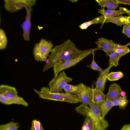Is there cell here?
Masks as SVG:
<instances>
[{
  "mask_svg": "<svg viewBox=\"0 0 130 130\" xmlns=\"http://www.w3.org/2000/svg\"><path fill=\"white\" fill-rule=\"evenodd\" d=\"M127 96L121 97L113 102V106H118L121 109H124L129 102L127 100Z\"/></svg>",
  "mask_w": 130,
  "mask_h": 130,
  "instance_id": "cell-23",
  "label": "cell"
},
{
  "mask_svg": "<svg viewBox=\"0 0 130 130\" xmlns=\"http://www.w3.org/2000/svg\"><path fill=\"white\" fill-rule=\"evenodd\" d=\"M91 53L92 55L93 58L91 63L90 65V68L93 70H96L100 72H102L103 70L98 65L95 61L94 51L93 52Z\"/></svg>",
  "mask_w": 130,
  "mask_h": 130,
  "instance_id": "cell-30",
  "label": "cell"
},
{
  "mask_svg": "<svg viewBox=\"0 0 130 130\" xmlns=\"http://www.w3.org/2000/svg\"><path fill=\"white\" fill-rule=\"evenodd\" d=\"M109 65L113 63L115 67L117 66L119 64V61L121 58L118 54L114 51L111 53L109 56Z\"/></svg>",
  "mask_w": 130,
  "mask_h": 130,
  "instance_id": "cell-26",
  "label": "cell"
},
{
  "mask_svg": "<svg viewBox=\"0 0 130 130\" xmlns=\"http://www.w3.org/2000/svg\"><path fill=\"white\" fill-rule=\"evenodd\" d=\"M98 12L104 15L105 18L110 17H116L126 13L124 11L120 9L116 10L114 9H107L105 10L104 8H103L101 9H98Z\"/></svg>",
  "mask_w": 130,
  "mask_h": 130,
  "instance_id": "cell-18",
  "label": "cell"
},
{
  "mask_svg": "<svg viewBox=\"0 0 130 130\" xmlns=\"http://www.w3.org/2000/svg\"><path fill=\"white\" fill-rule=\"evenodd\" d=\"M113 66H114L113 64H111L106 69L100 72L95 83V89L100 90L103 92L105 89L107 75L110 70Z\"/></svg>",
  "mask_w": 130,
  "mask_h": 130,
  "instance_id": "cell-11",
  "label": "cell"
},
{
  "mask_svg": "<svg viewBox=\"0 0 130 130\" xmlns=\"http://www.w3.org/2000/svg\"><path fill=\"white\" fill-rule=\"evenodd\" d=\"M51 41L42 39L38 43L35 44L33 51L35 60L38 62L44 61L50 56L53 46Z\"/></svg>",
  "mask_w": 130,
  "mask_h": 130,
  "instance_id": "cell-4",
  "label": "cell"
},
{
  "mask_svg": "<svg viewBox=\"0 0 130 130\" xmlns=\"http://www.w3.org/2000/svg\"><path fill=\"white\" fill-rule=\"evenodd\" d=\"M111 22L115 24L118 26L130 23V16L120 15L116 17L105 18L104 17V23Z\"/></svg>",
  "mask_w": 130,
  "mask_h": 130,
  "instance_id": "cell-14",
  "label": "cell"
},
{
  "mask_svg": "<svg viewBox=\"0 0 130 130\" xmlns=\"http://www.w3.org/2000/svg\"><path fill=\"white\" fill-rule=\"evenodd\" d=\"M124 76L123 73L121 72H112L109 74L107 78L110 81L117 80Z\"/></svg>",
  "mask_w": 130,
  "mask_h": 130,
  "instance_id": "cell-28",
  "label": "cell"
},
{
  "mask_svg": "<svg viewBox=\"0 0 130 130\" xmlns=\"http://www.w3.org/2000/svg\"><path fill=\"white\" fill-rule=\"evenodd\" d=\"M36 2L35 0H4V7L6 10L13 13L23 7L32 10V7Z\"/></svg>",
  "mask_w": 130,
  "mask_h": 130,
  "instance_id": "cell-6",
  "label": "cell"
},
{
  "mask_svg": "<svg viewBox=\"0 0 130 130\" xmlns=\"http://www.w3.org/2000/svg\"><path fill=\"white\" fill-rule=\"evenodd\" d=\"M16 88L8 85H2L0 86V95L9 98H13L18 96Z\"/></svg>",
  "mask_w": 130,
  "mask_h": 130,
  "instance_id": "cell-15",
  "label": "cell"
},
{
  "mask_svg": "<svg viewBox=\"0 0 130 130\" xmlns=\"http://www.w3.org/2000/svg\"><path fill=\"white\" fill-rule=\"evenodd\" d=\"M31 130H44L43 126L41 122L36 119L32 120Z\"/></svg>",
  "mask_w": 130,
  "mask_h": 130,
  "instance_id": "cell-29",
  "label": "cell"
},
{
  "mask_svg": "<svg viewBox=\"0 0 130 130\" xmlns=\"http://www.w3.org/2000/svg\"><path fill=\"white\" fill-rule=\"evenodd\" d=\"M113 50L114 51L117 53L120 57L124 56L130 51L128 47L117 43H115Z\"/></svg>",
  "mask_w": 130,
  "mask_h": 130,
  "instance_id": "cell-21",
  "label": "cell"
},
{
  "mask_svg": "<svg viewBox=\"0 0 130 130\" xmlns=\"http://www.w3.org/2000/svg\"><path fill=\"white\" fill-rule=\"evenodd\" d=\"M96 1L102 9L106 7L107 9L115 10L119 6L116 0H96Z\"/></svg>",
  "mask_w": 130,
  "mask_h": 130,
  "instance_id": "cell-19",
  "label": "cell"
},
{
  "mask_svg": "<svg viewBox=\"0 0 130 130\" xmlns=\"http://www.w3.org/2000/svg\"><path fill=\"white\" fill-rule=\"evenodd\" d=\"M104 15H102L99 17L93 19L90 21L81 24L79 27L82 29H86L90 26L93 24L101 23L102 27L104 23Z\"/></svg>",
  "mask_w": 130,
  "mask_h": 130,
  "instance_id": "cell-20",
  "label": "cell"
},
{
  "mask_svg": "<svg viewBox=\"0 0 130 130\" xmlns=\"http://www.w3.org/2000/svg\"><path fill=\"white\" fill-rule=\"evenodd\" d=\"M130 45V42L129 43H128L127 44L125 45L126 47H127Z\"/></svg>",
  "mask_w": 130,
  "mask_h": 130,
  "instance_id": "cell-36",
  "label": "cell"
},
{
  "mask_svg": "<svg viewBox=\"0 0 130 130\" xmlns=\"http://www.w3.org/2000/svg\"><path fill=\"white\" fill-rule=\"evenodd\" d=\"M120 9H121L124 11L129 16H130V11L128 10L126 8L122 7H120L119 8Z\"/></svg>",
  "mask_w": 130,
  "mask_h": 130,
  "instance_id": "cell-34",
  "label": "cell"
},
{
  "mask_svg": "<svg viewBox=\"0 0 130 130\" xmlns=\"http://www.w3.org/2000/svg\"><path fill=\"white\" fill-rule=\"evenodd\" d=\"M122 33L125 34L128 38L130 37V23L124 25Z\"/></svg>",
  "mask_w": 130,
  "mask_h": 130,
  "instance_id": "cell-31",
  "label": "cell"
},
{
  "mask_svg": "<svg viewBox=\"0 0 130 130\" xmlns=\"http://www.w3.org/2000/svg\"><path fill=\"white\" fill-rule=\"evenodd\" d=\"M34 90L39 97L44 100H48L67 102L70 103H76L80 102L77 95L68 93H56L51 92L50 88L48 87H43L40 91L35 88Z\"/></svg>",
  "mask_w": 130,
  "mask_h": 130,
  "instance_id": "cell-3",
  "label": "cell"
},
{
  "mask_svg": "<svg viewBox=\"0 0 130 130\" xmlns=\"http://www.w3.org/2000/svg\"><path fill=\"white\" fill-rule=\"evenodd\" d=\"M117 3L124 5H130V0H116Z\"/></svg>",
  "mask_w": 130,
  "mask_h": 130,
  "instance_id": "cell-32",
  "label": "cell"
},
{
  "mask_svg": "<svg viewBox=\"0 0 130 130\" xmlns=\"http://www.w3.org/2000/svg\"><path fill=\"white\" fill-rule=\"evenodd\" d=\"M92 52H88L80 54L73 58L56 64L53 67L54 77L57 76L61 71L74 66Z\"/></svg>",
  "mask_w": 130,
  "mask_h": 130,
  "instance_id": "cell-7",
  "label": "cell"
},
{
  "mask_svg": "<svg viewBox=\"0 0 130 130\" xmlns=\"http://www.w3.org/2000/svg\"><path fill=\"white\" fill-rule=\"evenodd\" d=\"M20 127L18 123L11 122L5 124L1 125L0 130H18Z\"/></svg>",
  "mask_w": 130,
  "mask_h": 130,
  "instance_id": "cell-24",
  "label": "cell"
},
{
  "mask_svg": "<svg viewBox=\"0 0 130 130\" xmlns=\"http://www.w3.org/2000/svg\"><path fill=\"white\" fill-rule=\"evenodd\" d=\"M98 41L94 42L99 48H102L106 53L107 56H109L114 52V48L115 43L112 40H109L103 37L98 38Z\"/></svg>",
  "mask_w": 130,
  "mask_h": 130,
  "instance_id": "cell-10",
  "label": "cell"
},
{
  "mask_svg": "<svg viewBox=\"0 0 130 130\" xmlns=\"http://www.w3.org/2000/svg\"><path fill=\"white\" fill-rule=\"evenodd\" d=\"M101 114V116L104 118L109 111L113 106V102L106 99L103 102L96 104Z\"/></svg>",
  "mask_w": 130,
  "mask_h": 130,
  "instance_id": "cell-16",
  "label": "cell"
},
{
  "mask_svg": "<svg viewBox=\"0 0 130 130\" xmlns=\"http://www.w3.org/2000/svg\"><path fill=\"white\" fill-rule=\"evenodd\" d=\"M126 92L123 91L121 93V97H124L126 96Z\"/></svg>",
  "mask_w": 130,
  "mask_h": 130,
  "instance_id": "cell-35",
  "label": "cell"
},
{
  "mask_svg": "<svg viewBox=\"0 0 130 130\" xmlns=\"http://www.w3.org/2000/svg\"><path fill=\"white\" fill-rule=\"evenodd\" d=\"M80 84V88L77 95L79 99L80 102H82V104L85 106H89L90 101L88 97L87 86L82 83Z\"/></svg>",
  "mask_w": 130,
  "mask_h": 130,
  "instance_id": "cell-17",
  "label": "cell"
},
{
  "mask_svg": "<svg viewBox=\"0 0 130 130\" xmlns=\"http://www.w3.org/2000/svg\"><path fill=\"white\" fill-rule=\"evenodd\" d=\"M80 87V84L76 85L67 84L65 86L63 90L66 93L77 95L79 91Z\"/></svg>",
  "mask_w": 130,
  "mask_h": 130,
  "instance_id": "cell-22",
  "label": "cell"
},
{
  "mask_svg": "<svg viewBox=\"0 0 130 130\" xmlns=\"http://www.w3.org/2000/svg\"><path fill=\"white\" fill-rule=\"evenodd\" d=\"M26 11V15L25 21L21 25L23 30L22 36L25 41H29L30 29L31 26V12L32 10L29 9L28 7L25 8Z\"/></svg>",
  "mask_w": 130,
  "mask_h": 130,
  "instance_id": "cell-9",
  "label": "cell"
},
{
  "mask_svg": "<svg viewBox=\"0 0 130 130\" xmlns=\"http://www.w3.org/2000/svg\"><path fill=\"white\" fill-rule=\"evenodd\" d=\"M102 49L98 47L89 50H79L70 40L68 39L60 44L56 46L53 48L52 52L48 59L47 62L44 66L43 72L54 67L56 64L73 58L77 55L83 53L93 52Z\"/></svg>",
  "mask_w": 130,
  "mask_h": 130,
  "instance_id": "cell-1",
  "label": "cell"
},
{
  "mask_svg": "<svg viewBox=\"0 0 130 130\" xmlns=\"http://www.w3.org/2000/svg\"><path fill=\"white\" fill-rule=\"evenodd\" d=\"M89 107L81 104L75 108L76 112L85 116H88L92 120L93 126L92 130H105L109 124L108 121L102 118L96 104L90 101Z\"/></svg>",
  "mask_w": 130,
  "mask_h": 130,
  "instance_id": "cell-2",
  "label": "cell"
},
{
  "mask_svg": "<svg viewBox=\"0 0 130 130\" xmlns=\"http://www.w3.org/2000/svg\"></svg>",
  "mask_w": 130,
  "mask_h": 130,
  "instance_id": "cell-37",
  "label": "cell"
},
{
  "mask_svg": "<svg viewBox=\"0 0 130 130\" xmlns=\"http://www.w3.org/2000/svg\"><path fill=\"white\" fill-rule=\"evenodd\" d=\"M7 40L6 35L4 30L0 29V49L3 50L5 49L7 46Z\"/></svg>",
  "mask_w": 130,
  "mask_h": 130,
  "instance_id": "cell-27",
  "label": "cell"
},
{
  "mask_svg": "<svg viewBox=\"0 0 130 130\" xmlns=\"http://www.w3.org/2000/svg\"><path fill=\"white\" fill-rule=\"evenodd\" d=\"M72 81V79L68 77L64 71L59 73L58 76L55 77L49 83L50 91L53 93L63 92L62 90L66 85Z\"/></svg>",
  "mask_w": 130,
  "mask_h": 130,
  "instance_id": "cell-5",
  "label": "cell"
},
{
  "mask_svg": "<svg viewBox=\"0 0 130 130\" xmlns=\"http://www.w3.org/2000/svg\"><path fill=\"white\" fill-rule=\"evenodd\" d=\"M87 91L90 101L96 104L103 102L106 99V95L100 90L87 86Z\"/></svg>",
  "mask_w": 130,
  "mask_h": 130,
  "instance_id": "cell-8",
  "label": "cell"
},
{
  "mask_svg": "<svg viewBox=\"0 0 130 130\" xmlns=\"http://www.w3.org/2000/svg\"><path fill=\"white\" fill-rule=\"evenodd\" d=\"M0 101L2 103L6 105L16 104L26 107L28 106V103L22 98L18 96L13 98H9L0 95Z\"/></svg>",
  "mask_w": 130,
  "mask_h": 130,
  "instance_id": "cell-13",
  "label": "cell"
},
{
  "mask_svg": "<svg viewBox=\"0 0 130 130\" xmlns=\"http://www.w3.org/2000/svg\"><path fill=\"white\" fill-rule=\"evenodd\" d=\"M85 117L81 130H92L93 126V121L89 116Z\"/></svg>",
  "mask_w": 130,
  "mask_h": 130,
  "instance_id": "cell-25",
  "label": "cell"
},
{
  "mask_svg": "<svg viewBox=\"0 0 130 130\" xmlns=\"http://www.w3.org/2000/svg\"><path fill=\"white\" fill-rule=\"evenodd\" d=\"M120 130H130V124L124 125Z\"/></svg>",
  "mask_w": 130,
  "mask_h": 130,
  "instance_id": "cell-33",
  "label": "cell"
},
{
  "mask_svg": "<svg viewBox=\"0 0 130 130\" xmlns=\"http://www.w3.org/2000/svg\"><path fill=\"white\" fill-rule=\"evenodd\" d=\"M121 87L118 84L113 83L109 87L108 92L106 95V99L113 102L121 97V93L122 91Z\"/></svg>",
  "mask_w": 130,
  "mask_h": 130,
  "instance_id": "cell-12",
  "label": "cell"
}]
</instances>
